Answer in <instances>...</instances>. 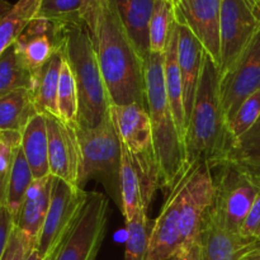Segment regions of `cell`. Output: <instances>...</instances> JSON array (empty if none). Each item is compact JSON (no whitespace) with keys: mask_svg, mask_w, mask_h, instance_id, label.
Instances as JSON below:
<instances>
[{"mask_svg":"<svg viewBox=\"0 0 260 260\" xmlns=\"http://www.w3.org/2000/svg\"><path fill=\"white\" fill-rule=\"evenodd\" d=\"M93 42L109 103L139 104L147 109L145 61L127 35L113 0L104 8Z\"/></svg>","mask_w":260,"mask_h":260,"instance_id":"obj_1","label":"cell"},{"mask_svg":"<svg viewBox=\"0 0 260 260\" xmlns=\"http://www.w3.org/2000/svg\"><path fill=\"white\" fill-rule=\"evenodd\" d=\"M220 68L205 53L192 113L184 135L185 169L200 164L215 169L225 160L231 144L221 106Z\"/></svg>","mask_w":260,"mask_h":260,"instance_id":"obj_2","label":"cell"},{"mask_svg":"<svg viewBox=\"0 0 260 260\" xmlns=\"http://www.w3.org/2000/svg\"><path fill=\"white\" fill-rule=\"evenodd\" d=\"M146 106L160 167V187L172 189L189 170L185 169L184 144L178 131L165 88L164 55L150 53L145 60Z\"/></svg>","mask_w":260,"mask_h":260,"instance_id":"obj_3","label":"cell"},{"mask_svg":"<svg viewBox=\"0 0 260 260\" xmlns=\"http://www.w3.org/2000/svg\"><path fill=\"white\" fill-rule=\"evenodd\" d=\"M58 28L61 52L70 65L78 89L79 114L76 124L94 128L107 116L111 103L93 38L85 23Z\"/></svg>","mask_w":260,"mask_h":260,"instance_id":"obj_4","label":"cell"},{"mask_svg":"<svg viewBox=\"0 0 260 260\" xmlns=\"http://www.w3.org/2000/svg\"><path fill=\"white\" fill-rule=\"evenodd\" d=\"M109 114L119 141L126 146L134 160L147 210L155 190L160 187V167L155 152L150 114L145 107L139 104H111Z\"/></svg>","mask_w":260,"mask_h":260,"instance_id":"obj_5","label":"cell"},{"mask_svg":"<svg viewBox=\"0 0 260 260\" xmlns=\"http://www.w3.org/2000/svg\"><path fill=\"white\" fill-rule=\"evenodd\" d=\"M109 202L90 192L45 260H96L108 225Z\"/></svg>","mask_w":260,"mask_h":260,"instance_id":"obj_6","label":"cell"},{"mask_svg":"<svg viewBox=\"0 0 260 260\" xmlns=\"http://www.w3.org/2000/svg\"><path fill=\"white\" fill-rule=\"evenodd\" d=\"M213 178L215 203L211 215L218 225L231 233L240 234L243 223L260 193V183L241 165L222 162Z\"/></svg>","mask_w":260,"mask_h":260,"instance_id":"obj_7","label":"cell"},{"mask_svg":"<svg viewBox=\"0 0 260 260\" xmlns=\"http://www.w3.org/2000/svg\"><path fill=\"white\" fill-rule=\"evenodd\" d=\"M81 150V164L78 185L83 188L86 180L99 173H118L121 142L109 112L101 124L94 128L75 126Z\"/></svg>","mask_w":260,"mask_h":260,"instance_id":"obj_8","label":"cell"},{"mask_svg":"<svg viewBox=\"0 0 260 260\" xmlns=\"http://www.w3.org/2000/svg\"><path fill=\"white\" fill-rule=\"evenodd\" d=\"M260 27V7L254 0H221L220 73L239 58Z\"/></svg>","mask_w":260,"mask_h":260,"instance_id":"obj_9","label":"cell"},{"mask_svg":"<svg viewBox=\"0 0 260 260\" xmlns=\"http://www.w3.org/2000/svg\"><path fill=\"white\" fill-rule=\"evenodd\" d=\"M220 98L226 122L240 104L260 89V27L238 60L220 73Z\"/></svg>","mask_w":260,"mask_h":260,"instance_id":"obj_10","label":"cell"},{"mask_svg":"<svg viewBox=\"0 0 260 260\" xmlns=\"http://www.w3.org/2000/svg\"><path fill=\"white\" fill-rule=\"evenodd\" d=\"M211 167L200 164L189 170L180 205V234L183 246L197 243L203 222L215 203L216 185Z\"/></svg>","mask_w":260,"mask_h":260,"instance_id":"obj_11","label":"cell"},{"mask_svg":"<svg viewBox=\"0 0 260 260\" xmlns=\"http://www.w3.org/2000/svg\"><path fill=\"white\" fill-rule=\"evenodd\" d=\"M86 196L88 193L84 192L83 188L71 185L60 178L53 177L50 207L36 241V249L43 260L50 254L51 249L57 243L71 220L75 217Z\"/></svg>","mask_w":260,"mask_h":260,"instance_id":"obj_12","label":"cell"},{"mask_svg":"<svg viewBox=\"0 0 260 260\" xmlns=\"http://www.w3.org/2000/svg\"><path fill=\"white\" fill-rule=\"evenodd\" d=\"M175 20L196 36L206 53L221 65V0H180L174 5Z\"/></svg>","mask_w":260,"mask_h":260,"instance_id":"obj_13","label":"cell"},{"mask_svg":"<svg viewBox=\"0 0 260 260\" xmlns=\"http://www.w3.org/2000/svg\"><path fill=\"white\" fill-rule=\"evenodd\" d=\"M45 117L47 122L50 174L79 187L81 150L75 126L66 123L60 117Z\"/></svg>","mask_w":260,"mask_h":260,"instance_id":"obj_14","label":"cell"},{"mask_svg":"<svg viewBox=\"0 0 260 260\" xmlns=\"http://www.w3.org/2000/svg\"><path fill=\"white\" fill-rule=\"evenodd\" d=\"M188 173L170 189L169 196L150 230L146 260H170L183 246L180 234V205Z\"/></svg>","mask_w":260,"mask_h":260,"instance_id":"obj_15","label":"cell"},{"mask_svg":"<svg viewBox=\"0 0 260 260\" xmlns=\"http://www.w3.org/2000/svg\"><path fill=\"white\" fill-rule=\"evenodd\" d=\"M197 243L201 249L200 260H243L260 248V239L246 238L226 230L216 222L211 211L203 222Z\"/></svg>","mask_w":260,"mask_h":260,"instance_id":"obj_16","label":"cell"},{"mask_svg":"<svg viewBox=\"0 0 260 260\" xmlns=\"http://www.w3.org/2000/svg\"><path fill=\"white\" fill-rule=\"evenodd\" d=\"M14 47L28 70H37L60 50V28L48 20L36 18L18 37Z\"/></svg>","mask_w":260,"mask_h":260,"instance_id":"obj_17","label":"cell"},{"mask_svg":"<svg viewBox=\"0 0 260 260\" xmlns=\"http://www.w3.org/2000/svg\"><path fill=\"white\" fill-rule=\"evenodd\" d=\"M205 53V48L196 36L185 25L178 23V63L182 75L183 101L187 123L192 113Z\"/></svg>","mask_w":260,"mask_h":260,"instance_id":"obj_18","label":"cell"},{"mask_svg":"<svg viewBox=\"0 0 260 260\" xmlns=\"http://www.w3.org/2000/svg\"><path fill=\"white\" fill-rule=\"evenodd\" d=\"M53 175L35 179L28 188L22 206L14 217V225L32 240L37 241L50 207Z\"/></svg>","mask_w":260,"mask_h":260,"instance_id":"obj_19","label":"cell"},{"mask_svg":"<svg viewBox=\"0 0 260 260\" xmlns=\"http://www.w3.org/2000/svg\"><path fill=\"white\" fill-rule=\"evenodd\" d=\"M62 61L63 55L60 47L45 65L32 71L29 93L37 113L60 117L57 109V90Z\"/></svg>","mask_w":260,"mask_h":260,"instance_id":"obj_20","label":"cell"},{"mask_svg":"<svg viewBox=\"0 0 260 260\" xmlns=\"http://www.w3.org/2000/svg\"><path fill=\"white\" fill-rule=\"evenodd\" d=\"M121 22L144 61L150 55L149 24L155 0H113Z\"/></svg>","mask_w":260,"mask_h":260,"instance_id":"obj_21","label":"cell"},{"mask_svg":"<svg viewBox=\"0 0 260 260\" xmlns=\"http://www.w3.org/2000/svg\"><path fill=\"white\" fill-rule=\"evenodd\" d=\"M164 55V79L165 88H167L168 98H169L170 107H172L173 116H174L175 123H177L178 131L182 136L183 144H184L185 128H187V121H185L184 101H183V83L182 75H180L179 63H178V23L175 22L173 27L172 35L168 41L167 48Z\"/></svg>","mask_w":260,"mask_h":260,"instance_id":"obj_22","label":"cell"},{"mask_svg":"<svg viewBox=\"0 0 260 260\" xmlns=\"http://www.w3.org/2000/svg\"><path fill=\"white\" fill-rule=\"evenodd\" d=\"M20 147L35 179H42L51 175L48 162L47 122L43 114H36L24 127L22 131Z\"/></svg>","mask_w":260,"mask_h":260,"instance_id":"obj_23","label":"cell"},{"mask_svg":"<svg viewBox=\"0 0 260 260\" xmlns=\"http://www.w3.org/2000/svg\"><path fill=\"white\" fill-rule=\"evenodd\" d=\"M37 114L29 89H18L0 98V132H19Z\"/></svg>","mask_w":260,"mask_h":260,"instance_id":"obj_24","label":"cell"},{"mask_svg":"<svg viewBox=\"0 0 260 260\" xmlns=\"http://www.w3.org/2000/svg\"><path fill=\"white\" fill-rule=\"evenodd\" d=\"M118 177L119 182H121L122 211H123L124 220H131L140 210H144L147 212L144 205V198H142L141 183H140V178L136 168H135L134 160H132L128 150L122 142Z\"/></svg>","mask_w":260,"mask_h":260,"instance_id":"obj_25","label":"cell"},{"mask_svg":"<svg viewBox=\"0 0 260 260\" xmlns=\"http://www.w3.org/2000/svg\"><path fill=\"white\" fill-rule=\"evenodd\" d=\"M42 0H18L0 19V55L14 45L25 28L36 19Z\"/></svg>","mask_w":260,"mask_h":260,"instance_id":"obj_26","label":"cell"},{"mask_svg":"<svg viewBox=\"0 0 260 260\" xmlns=\"http://www.w3.org/2000/svg\"><path fill=\"white\" fill-rule=\"evenodd\" d=\"M32 71L28 70L14 45L0 55V98L18 89H29Z\"/></svg>","mask_w":260,"mask_h":260,"instance_id":"obj_27","label":"cell"},{"mask_svg":"<svg viewBox=\"0 0 260 260\" xmlns=\"http://www.w3.org/2000/svg\"><path fill=\"white\" fill-rule=\"evenodd\" d=\"M33 180H35V178H33L32 170H30L27 159L23 154L22 147L19 146L15 150L14 157H13L9 183H8L7 200H5V205L12 212L13 217L17 216L25 197V193H27L28 188L32 184Z\"/></svg>","mask_w":260,"mask_h":260,"instance_id":"obj_28","label":"cell"},{"mask_svg":"<svg viewBox=\"0 0 260 260\" xmlns=\"http://www.w3.org/2000/svg\"><path fill=\"white\" fill-rule=\"evenodd\" d=\"M174 5L169 0H155L149 24L150 53H164L175 24Z\"/></svg>","mask_w":260,"mask_h":260,"instance_id":"obj_29","label":"cell"},{"mask_svg":"<svg viewBox=\"0 0 260 260\" xmlns=\"http://www.w3.org/2000/svg\"><path fill=\"white\" fill-rule=\"evenodd\" d=\"M223 162L243 167L260 165V117L249 131L231 141Z\"/></svg>","mask_w":260,"mask_h":260,"instance_id":"obj_30","label":"cell"},{"mask_svg":"<svg viewBox=\"0 0 260 260\" xmlns=\"http://www.w3.org/2000/svg\"><path fill=\"white\" fill-rule=\"evenodd\" d=\"M57 109L58 116L66 123L76 126L79 114V99L78 89H76L75 78L71 71L70 65L63 57L61 66L60 81L57 90Z\"/></svg>","mask_w":260,"mask_h":260,"instance_id":"obj_31","label":"cell"},{"mask_svg":"<svg viewBox=\"0 0 260 260\" xmlns=\"http://www.w3.org/2000/svg\"><path fill=\"white\" fill-rule=\"evenodd\" d=\"M83 0H42L37 18L48 20L53 25L65 27L84 23Z\"/></svg>","mask_w":260,"mask_h":260,"instance_id":"obj_32","label":"cell"},{"mask_svg":"<svg viewBox=\"0 0 260 260\" xmlns=\"http://www.w3.org/2000/svg\"><path fill=\"white\" fill-rule=\"evenodd\" d=\"M146 211L140 210L131 220L126 221V251L124 260H146L150 231Z\"/></svg>","mask_w":260,"mask_h":260,"instance_id":"obj_33","label":"cell"},{"mask_svg":"<svg viewBox=\"0 0 260 260\" xmlns=\"http://www.w3.org/2000/svg\"><path fill=\"white\" fill-rule=\"evenodd\" d=\"M259 117L260 89L254 91L253 94H250V95L240 104L238 111L235 112L233 118H231L230 122L228 123V131L229 135H230L231 141H233V140H236L238 137H240L241 135L245 134L246 131H249V129L256 123Z\"/></svg>","mask_w":260,"mask_h":260,"instance_id":"obj_34","label":"cell"},{"mask_svg":"<svg viewBox=\"0 0 260 260\" xmlns=\"http://www.w3.org/2000/svg\"><path fill=\"white\" fill-rule=\"evenodd\" d=\"M36 246V241L32 240L28 235H25L22 230L14 228L10 235L9 244L5 250L2 260H23L28 251Z\"/></svg>","mask_w":260,"mask_h":260,"instance_id":"obj_35","label":"cell"},{"mask_svg":"<svg viewBox=\"0 0 260 260\" xmlns=\"http://www.w3.org/2000/svg\"><path fill=\"white\" fill-rule=\"evenodd\" d=\"M83 20L86 27H88L89 32H90L91 38L94 40L96 32H98L103 10L106 5L108 4L109 0H83Z\"/></svg>","mask_w":260,"mask_h":260,"instance_id":"obj_36","label":"cell"},{"mask_svg":"<svg viewBox=\"0 0 260 260\" xmlns=\"http://www.w3.org/2000/svg\"><path fill=\"white\" fill-rule=\"evenodd\" d=\"M240 234L246 238L260 239V193L244 221Z\"/></svg>","mask_w":260,"mask_h":260,"instance_id":"obj_37","label":"cell"},{"mask_svg":"<svg viewBox=\"0 0 260 260\" xmlns=\"http://www.w3.org/2000/svg\"><path fill=\"white\" fill-rule=\"evenodd\" d=\"M14 228V217L12 212L7 207V205H2L0 206V260L7 250L10 235Z\"/></svg>","mask_w":260,"mask_h":260,"instance_id":"obj_38","label":"cell"},{"mask_svg":"<svg viewBox=\"0 0 260 260\" xmlns=\"http://www.w3.org/2000/svg\"><path fill=\"white\" fill-rule=\"evenodd\" d=\"M201 258V249L198 243L192 244V245L182 246L170 260H200Z\"/></svg>","mask_w":260,"mask_h":260,"instance_id":"obj_39","label":"cell"},{"mask_svg":"<svg viewBox=\"0 0 260 260\" xmlns=\"http://www.w3.org/2000/svg\"><path fill=\"white\" fill-rule=\"evenodd\" d=\"M23 260H43V258L40 255V253H38V250L35 246V248H32L29 251H28V254L25 255V258Z\"/></svg>","mask_w":260,"mask_h":260,"instance_id":"obj_40","label":"cell"},{"mask_svg":"<svg viewBox=\"0 0 260 260\" xmlns=\"http://www.w3.org/2000/svg\"><path fill=\"white\" fill-rule=\"evenodd\" d=\"M241 167H243V165H241ZM243 168L245 170H248V172L250 173V174L260 183V165H256V167H243Z\"/></svg>","mask_w":260,"mask_h":260,"instance_id":"obj_41","label":"cell"},{"mask_svg":"<svg viewBox=\"0 0 260 260\" xmlns=\"http://www.w3.org/2000/svg\"><path fill=\"white\" fill-rule=\"evenodd\" d=\"M12 7V5L9 4V3L4 2V0H0V19H2L3 17L5 15V13L9 10V8Z\"/></svg>","mask_w":260,"mask_h":260,"instance_id":"obj_42","label":"cell"},{"mask_svg":"<svg viewBox=\"0 0 260 260\" xmlns=\"http://www.w3.org/2000/svg\"><path fill=\"white\" fill-rule=\"evenodd\" d=\"M243 260H260V248L255 249L251 253H249Z\"/></svg>","mask_w":260,"mask_h":260,"instance_id":"obj_43","label":"cell"},{"mask_svg":"<svg viewBox=\"0 0 260 260\" xmlns=\"http://www.w3.org/2000/svg\"><path fill=\"white\" fill-rule=\"evenodd\" d=\"M169 2H170V3H172V4H173V5H175V4H178V3H179V2H180V0H169Z\"/></svg>","mask_w":260,"mask_h":260,"instance_id":"obj_44","label":"cell"},{"mask_svg":"<svg viewBox=\"0 0 260 260\" xmlns=\"http://www.w3.org/2000/svg\"><path fill=\"white\" fill-rule=\"evenodd\" d=\"M254 2H255V3H256V4H258V5H259V7H260V0H254Z\"/></svg>","mask_w":260,"mask_h":260,"instance_id":"obj_45","label":"cell"},{"mask_svg":"<svg viewBox=\"0 0 260 260\" xmlns=\"http://www.w3.org/2000/svg\"><path fill=\"white\" fill-rule=\"evenodd\" d=\"M0 135H2V132H0Z\"/></svg>","mask_w":260,"mask_h":260,"instance_id":"obj_46","label":"cell"}]
</instances>
